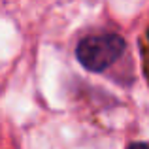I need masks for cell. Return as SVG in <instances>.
Wrapping results in <instances>:
<instances>
[{"instance_id":"1","label":"cell","mask_w":149,"mask_h":149,"mask_svg":"<svg viewBox=\"0 0 149 149\" xmlns=\"http://www.w3.org/2000/svg\"><path fill=\"white\" fill-rule=\"evenodd\" d=\"M125 47L127 44L119 34L87 36L77 44L76 57L89 72H104L115 61H119V57L125 53Z\"/></svg>"},{"instance_id":"2","label":"cell","mask_w":149,"mask_h":149,"mask_svg":"<svg viewBox=\"0 0 149 149\" xmlns=\"http://www.w3.org/2000/svg\"><path fill=\"white\" fill-rule=\"evenodd\" d=\"M128 149H149V147H147V143H143V142H134V143L128 146Z\"/></svg>"}]
</instances>
